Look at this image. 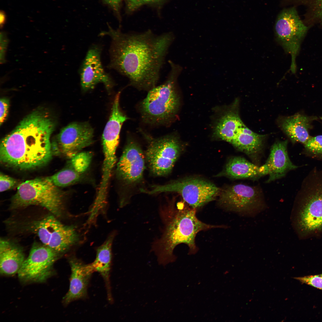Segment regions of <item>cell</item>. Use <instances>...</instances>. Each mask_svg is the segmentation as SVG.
Instances as JSON below:
<instances>
[{"instance_id":"obj_1","label":"cell","mask_w":322,"mask_h":322,"mask_svg":"<svg viewBox=\"0 0 322 322\" xmlns=\"http://www.w3.org/2000/svg\"><path fill=\"white\" fill-rule=\"evenodd\" d=\"M100 36L111 39L109 67L127 77L132 86L150 90L156 86L160 70L174 37L171 33L156 35L149 30L139 34H126L113 29Z\"/></svg>"},{"instance_id":"obj_2","label":"cell","mask_w":322,"mask_h":322,"mask_svg":"<svg viewBox=\"0 0 322 322\" xmlns=\"http://www.w3.org/2000/svg\"><path fill=\"white\" fill-rule=\"evenodd\" d=\"M54 127V122L45 112L41 110L32 112L1 141V162L21 170L47 164L52 157L50 138Z\"/></svg>"},{"instance_id":"obj_3","label":"cell","mask_w":322,"mask_h":322,"mask_svg":"<svg viewBox=\"0 0 322 322\" xmlns=\"http://www.w3.org/2000/svg\"><path fill=\"white\" fill-rule=\"evenodd\" d=\"M169 212L163 234L153 246L158 262L162 265L174 260L173 251L177 245L185 244L191 252H195V239L199 232L221 227L206 224L199 220L195 208H178L177 210L171 209Z\"/></svg>"},{"instance_id":"obj_4","label":"cell","mask_w":322,"mask_h":322,"mask_svg":"<svg viewBox=\"0 0 322 322\" xmlns=\"http://www.w3.org/2000/svg\"><path fill=\"white\" fill-rule=\"evenodd\" d=\"M171 69L162 84L151 89L140 104L142 118L145 123L160 124L169 123L175 117L179 105L176 83L179 66L169 61Z\"/></svg>"},{"instance_id":"obj_5","label":"cell","mask_w":322,"mask_h":322,"mask_svg":"<svg viewBox=\"0 0 322 322\" xmlns=\"http://www.w3.org/2000/svg\"><path fill=\"white\" fill-rule=\"evenodd\" d=\"M65 193L47 178L27 180L18 186L11 200L10 208L18 209L31 205L45 208L56 217L64 209Z\"/></svg>"},{"instance_id":"obj_6","label":"cell","mask_w":322,"mask_h":322,"mask_svg":"<svg viewBox=\"0 0 322 322\" xmlns=\"http://www.w3.org/2000/svg\"><path fill=\"white\" fill-rule=\"evenodd\" d=\"M221 191L212 182L196 178H186L164 185H153L150 190L141 189V192L149 194L168 192L177 193L192 208L196 209L215 199Z\"/></svg>"},{"instance_id":"obj_7","label":"cell","mask_w":322,"mask_h":322,"mask_svg":"<svg viewBox=\"0 0 322 322\" xmlns=\"http://www.w3.org/2000/svg\"><path fill=\"white\" fill-rule=\"evenodd\" d=\"M54 215L32 221L28 229L38 237L44 245L61 254L77 243L79 236L75 227L65 225Z\"/></svg>"},{"instance_id":"obj_8","label":"cell","mask_w":322,"mask_h":322,"mask_svg":"<svg viewBox=\"0 0 322 322\" xmlns=\"http://www.w3.org/2000/svg\"><path fill=\"white\" fill-rule=\"evenodd\" d=\"M219 196L221 204L246 217L254 216L267 208L263 192L258 186L236 184L221 191Z\"/></svg>"},{"instance_id":"obj_9","label":"cell","mask_w":322,"mask_h":322,"mask_svg":"<svg viewBox=\"0 0 322 322\" xmlns=\"http://www.w3.org/2000/svg\"><path fill=\"white\" fill-rule=\"evenodd\" d=\"M307 30V27L294 7L283 10L278 16L275 24L277 40L285 52L290 55V69L293 73L296 69V58Z\"/></svg>"},{"instance_id":"obj_10","label":"cell","mask_w":322,"mask_h":322,"mask_svg":"<svg viewBox=\"0 0 322 322\" xmlns=\"http://www.w3.org/2000/svg\"><path fill=\"white\" fill-rule=\"evenodd\" d=\"M148 145L146 157L151 171L155 175L164 176L171 171L181 150L179 139L173 135L154 138L145 134Z\"/></svg>"},{"instance_id":"obj_11","label":"cell","mask_w":322,"mask_h":322,"mask_svg":"<svg viewBox=\"0 0 322 322\" xmlns=\"http://www.w3.org/2000/svg\"><path fill=\"white\" fill-rule=\"evenodd\" d=\"M60 255L43 244L34 245L18 273L19 278L25 282L45 281L51 275L52 266Z\"/></svg>"},{"instance_id":"obj_12","label":"cell","mask_w":322,"mask_h":322,"mask_svg":"<svg viewBox=\"0 0 322 322\" xmlns=\"http://www.w3.org/2000/svg\"><path fill=\"white\" fill-rule=\"evenodd\" d=\"M309 190L298 209L295 225L301 234H307L322 229V182Z\"/></svg>"},{"instance_id":"obj_13","label":"cell","mask_w":322,"mask_h":322,"mask_svg":"<svg viewBox=\"0 0 322 322\" xmlns=\"http://www.w3.org/2000/svg\"><path fill=\"white\" fill-rule=\"evenodd\" d=\"M93 134L88 123H72L61 130L53 146L56 152L70 159L92 143Z\"/></svg>"},{"instance_id":"obj_14","label":"cell","mask_w":322,"mask_h":322,"mask_svg":"<svg viewBox=\"0 0 322 322\" xmlns=\"http://www.w3.org/2000/svg\"><path fill=\"white\" fill-rule=\"evenodd\" d=\"M144 157L138 144L129 139L117 164L119 178L127 184L140 180L145 168Z\"/></svg>"},{"instance_id":"obj_15","label":"cell","mask_w":322,"mask_h":322,"mask_svg":"<svg viewBox=\"0 0 322 322\" xmlns=\"http://www.w3.org/2000/svg\"><path fill=\"white\" fill-rule=\"evenodd\" d=\"M101 52L100 48L95 45L90 48L86 53L80 72L81 87L84 91L93 89L99 83H103L108 90L112 86V79L103 67Z\"/></svg>"},{"instance_id":"obj_16","label":"cell","mask_w":322,"mask_h":322,"mask_svg":"<svg viewBox=\"0 0 322 322\" xmlns=\"http://www.w3.org/2000/svg\"><path fill=\"white\" fill-rule=\"evenodd\" d=\"M69 262L71 274L69 290L63 300L65 305L86 297L89 281L94 272L90 264H85L75 256L70 257Z\"/></svg>"},{"instance_id":"obj_17","label":"cell","mask_w":322,"mask_h":322,"mask_svg":"<svg viewBox=\"0 0 322 322\" xmlns=\"http://www.w3.org/2000/svg\"><path fill=\"white\" fill-rule=\"evenodd\" d=\"M288 141H277L272 145L265 164L268 169L269 177L266 181L269 183L284 177L289 171L297 167L290 160L287 152Z\"/></svg>"},{"instance_id":"obj_18","label":"cell","mask_w":322,"mask_h":322,"mask_svg":"<svg viewBox=\"0 0 322 322\" xmlns=\"http://www.w3.org/2000/svg\"><path fill=\"white\" fill-rule=\"evenodd\" d=\"M268 171L265 164L259 166L243 157H235L229 160L221 174L234 179L256 180L268 174Z\"/></svg>"},{"instance_id":"obj_19","label":"cell","mask_w":322,"mask_h":322,"mask_svg":"<svg viewBox=\"0 0 322 322\" xmlns=\"http://www.w3.org/2000/svg\"><path fill=\"white\" fill-rule=\"evenodd\" d=\"M237 103L236 101L220 117L214 129L216 137L230 143L241 133V128L244 124L239 116Z\"/></svg>"},{"instance_id":"obj_20","label":"cell","mask_w":322,"mask_h":322,"mask_svg":"<svg viewBox=\"0 0 322 322\" xmlns=\"http://www.w3.org/2000/svg\"><path fill=\"white\" fill-rule=\"evenodd\" d=\"M21 250L9 241L1 239L0 241V272L11 275L18 273L24 261Z\"/></svg>"},{"instance_id":"obj_21","label":"cell","mask_w":322,"mask_h":322,"mask_svg":"<svg viewBox=\"0 0 322 322\" xmlns=\"http://www.w3.org/2000/svg\"><path fill=\"white\" fill-rule=\"evenodd\" d=\"M114 234H111L97 250L96 258L90 264L94 272H98L103 277L107 292L108 298L112 300L110 276L112 261V247Z\"/></svg>"},{"instance_id":"obj_22","label":"cell","mask_w":322,"mask_h":322,"mask_svg":"<svg viewBox=\"0 0 322 322\" xmlns=\"http://www.w3.org/2000/svg\"><path fill=\"white\" fill-rule=\"evenodd\" d=\"M265 136L241 133L236 136L230 143L239 150L245 153L254 164L259 165L260 157L264 146Z\"/></svg>"},{"instance_id":"obj_23","label":"cell","mask_w":322,"mask_h":322,"mask_svg":"<svg viewBox=\"0 0 322 322\" xmlns=\"http://www.w3.org/2000/svg\"><path fill=\"white\" fill-rule=\"evenodd\" d=\"M310 119L300 114H296L283 119L281 129L293 143L304 144L310 136L308 130L310 127Z\"/></svg>"},{"instance_id":"obj_24","label":"cell","mask_w":322,"mask_h":322,"mask_svg":"<svg viewBox=\"0 0 322 322\" xmlns=\"http://www.w3.org/2000/svg\"><path fill=\"white\" fill-rule=\"evenodd\" d=\"M81 175L69 163L66 167L47 178L56 186L64 187L78 182L81 179Z\"/></svg>"},{"instance_id":"obj_25","label":"cell","mask_w":322,"mask_h":322,"mask_svg":"<svg viewBox=\"0 0 322 322\" xmlns=\"http://www.w3.org/2000/svg\"><path fill=\"white\" fill-rule=\"evenodd\" d=\"M92 155L90 152L80 151L69 159V164L76 171L82 174L89 166Z\"/></svg>"},{"instance_id":"obj_26","label":"cell","mask_w":322,"mask_h":322,"mask_svg":"<svg viewBox=\"0 0 322 322\" xmlns=\"http://www.w3.org/2000/svg\"><path fill=\"white\" fill-rule=\"evenodd\" d=\"M304 144L306 149L311 152L322 154V135L310 137Z\"/></svg>"},{"instance_id":"obj_27","label":"cell","mask_w":322,"mask_h":322,"mask_svg":"<svg viewBox=\"0 0 322 322\" xmlns=\"http://www.w3.org/2000/svg\"><path fill=\"white\" fill-rule=\"evenodd\" d=\"M303 283L322 290V274L294 278Z\"/></svg>"},{"instance_id":"obj_28","label":"cell","mask_w":322,"mask_h":322,"mask_svg":"<svg viewBox=\"0 0 322 322\" xmlns=\"http://www.w3.org/2000/svg\"><path fill=\"white\" fill-rule=\"evenodd\" d=\"M312 11V16L322 22V0H305Z\"/></svg>"},{"instance_id":"obj_29","label":"cell","mask_w":322,"mask_h":322,"mask_svg":"<svg viewBox=\"0 0 322 322\" xmlns=\"http://www.w3.org/2000/svg\"><path fill=\"white\" fill-rule=\"evenodd\" d=\"M17 183L15 179L1 173L0 175V191L3 192L14 188Z\"/></svg>"},{"instance_id":"obj_30","label":"cell","mask_w":322,"mask_h":322,"mask_svg":"<svg viewBox=\"0 0 322 322\" xmlns=\"http://www.w3.org/2000/svg\"><path fill=\"white\" fill-rule=\"evenodd\" d=\"M161 0H126L128 10L133 11L145 4L155 2Z\"/></svg>"},{"instance_id":"obj_31","label":"cell","mask_w":322,"mask_h":322,"mask_svg":"<svg viewBox=\"0 0 322 322\" xmlns=\"http://www.w3.org/2000/svg\"><path fill=\"white\" fill-rule=\"evenodd\" d=\"M0 125L3 124L6 119L9 107V100L6 98L0 99Z\"/></svg>"},{"instance_id":"obj_32","label":"cell","mask_w":322,"mask_h":322,"mask_svg":"<svg viewBox=\"0 0 322 322\" xmlns=\"http://www.w3.org/2000/svg\"><path fill=\"white\" fill-rule=\"evenodd\" d=\"M115 12H119L122 0H103Z\"/></svg>"},{"instance_id":"obj_33","label":"cell","mask_w":322,"mask_h":322,"mask_svg":"<svg viewBox=\"0 0 322 322\" xmlns=\"http://www.w3.org/2000/svg\"><path fill=\"white\" fill-rule=\"evenodd\" d=\"M5 20V16L4 13L1 12L0 13V23L1 26H2L4 24Z\"/></svg>"}]
</instances>
